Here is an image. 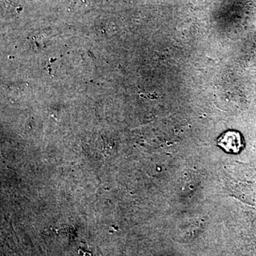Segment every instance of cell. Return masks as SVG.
Returning <instances> with one entry per match:
<instances>
[{"mask_svg":"<svg viewBox=\"0 0 256 256\" xmlns=\"http://www.w3.org/2000/svg\"><path fill=\"white\" fill-rule=\"evenodd\" d=\"M218 146L229 153L237 154L244 146L242 134L238 131L228 130L218 139Z\"/></svg>","mask_w":256,"mask_h":256,"instance_id":"1","label":"cell"}]
</instances>
